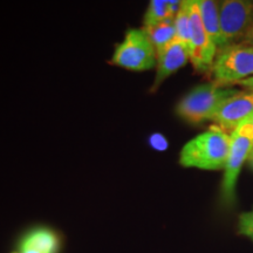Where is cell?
I'll return each instance as SVG.
<instances>
[{
  "mask_svg": "<svg viewBox=\"0 0 253 253\" xmlns=\"http://www.w3.org/2000/svg\"><path fill=\"white\" fill-rule=\"evenodd\" d=\"M230 143V134L213 125L184 144L179 154V163L185 168L221 170L225 168Z\"/></svg>",
  "mask_w": 253,
  "mask_h": 253,
  "instance_id": "obj_1",
  "label": "cell"
},
{
  "mask_svg": "<svg viewBox=\"0 0 253 253\" xmlns=\"http://www.w3.org/2000/svg\"><path fill=\"white\" fill-rule=\"evenodd\" d=\"M236 93L238 90L220 86L214 81L199 84L177 103L176 114L191 125H199L210 120L218 106Z\"/></svg>",
  "mask_w": 253,
  "mask_h": 253,
  "instance_id": "obj_2",
  "label": "cell"
},
{
  "mask_svg": "<svg viewBox=\"0 0 253 253\" xmlns=\"http://www.w3.org/2000/svg\"><path fill=\"white\" fill-rule=\"evenodd\" d=\"M231 143L227 156L224 177L221 182L220 201L225 207H231L236 202V186L243 164L249 160L253 151V125L246 121L230 134Z\"/></svg>",
  "mask_w": 253,
  "mask_h": 253,
  "instance_id": "obj_3",
  "label": "cell"
},
{
  "mask_svg": "<svg viewBox=\"0 0 253 253\" xmlns=\"http://www.w3.org/2000/svg\"><path fill=\"white\" fill-rule=\"evenodd\" d=\"M211 73L213 81L224 87L253 77V47L240 42L220 48Z\"/></svg>",
  "mask_w": 253,
  "mask_h": 253,
  "instance_id": "obj_4",
  "label": "cell"
},
{
  "mask_svg": "<svg viewBox=\"0 0 253 253\" xmlns=\"http://www.w3.org/2000/svg\"><path fill=\"white\" fill-rule=\"evenodd\" d=\"M112 63L132 72L149 71L156 66V49L142 28H132L116 46Z\"/></svg>",
  "mask_w": 253,
  "mask_h": 253,
  "instance_id": "obj_5",
  "label": "cell"
},
{
  "mask_svg": "<svg viewBox=\"0 0 253 253\" xmlns=\"http://www.w3.org/2000/svg\"><path fill=\"white\" fill-rule=\"evenodd\" d=\"M190 13V61L197 72H211L218 48L202 23L198 0H188Z\"/></svg>",
  "mask_w": 253,
  "mask_h": 253,
  "instance_id": "obj_6",
  "label": "cell"
},
{
  "mask_svg": "<svg viewBox=\"0 0 253 253\" xmlns=\"http://www.w3.org/2000/svg\"><path fill=\"white\" fill-rule=\"evenodd\" d=\"M219 21L225 46L243 40L253 23V2L246 0L220 1Z\"/></svg>",
  "mask_w": 253,
  "mask_h": 253,
  "instance_id": "obj_7",
  "label": "cell"
},
{
  "mask_svg": "<svg viewBox=\"0 0 253 253\" xmlns=\"http://www.w3.org/2000/svg\"><path fill=\"white\" fill-rule=\"evenodd\" d=\"M253 118V93L238 91L229 99L223 101L216 112L212 114L210 121L223 130L232 132L237 126Z\"/></svg>",
  "mask_w": 253,
  "mask_h": 253,
  "instance_id": "obj_8",
  "label": "cell"
},
{
  "mask_svg": "<svg viewBox=\"0 0 253 253\" xmlns=\"http://www.w3.org/2000/svg\"><path fill=\"white\" fill-rule=\"evenodd\" d=\"M190 61L189 49L178 39L156 53V77L151 89L156 90L164 80Z\"/></svg>",
  "mask_w": 253,
  "mask_h": 253,
  "instance_id": "obj_9",
  "label": "cell"
},
{
  "mask_svg": "<svg viewBox=\"0 0 253 253\" xmlns=\"http://www.w3.org/2000/svg\"><path fill=\"white\" fill-rule=\"evenodd\" d=\"M61 240L55 231L48 227H36L19 240L18 253H59Z\"/></svg>",
  "mask_w": 253,
  "mask_h": 253,
  "instance_id": "obj_10",
  "label": "cell"
},
{
  "mask_svg": "<svg viewBox=\"0 0 253 253\" xmlns=\"http://www.w3.org/2000/svg\"><path fill=\"white\" fill-rule=\"evenodd\" d=\"M198 7L205 31L218 50L225 47L219 21V2L213 0H198Z\"/></svg>",
  "mask_w": 253,
  "mask_h": 253,
  "instance_id": "obj_11",
  "label": "cell"
},
{
  "mask_svg": "<svg viewBox=\"0 0 253 253\" xmlns=\"http://www.w3.org/2000/svg\"><path fill=\"white\" fill-rule=\"evenodd\" d=\"M173 20H175V18L167 19V20L161 21V23L143 26V28H142L154 45L156 53L176 39V30Z\"/></svg>",
  "mask_w": 253,
  "mask_h": 253,
  "instance_id": "obj_12",
  "label": "cell"
},
{
  "mask_svg": "<svg viewBox=\"0 0 253 253\" xmlns=\"http://www.w3.org/2000/svg\"><path fill=\"white\" fill-rule=\"evenodd\" d=\"M182 1H168V0H151L144 14L143 26H149L167 19L176 17Z\"/></svg>",
  "mask_w": 253,
  "mask_h": 253,
  "instance_id": "obj_13",
  "label": "cell"
},
{
  "mask_svg": "<svg viewBox=\"0 0 253 253\" xmlns=\"http://www.w3.org/2000/svg\"><path fill=\"white\" fill-rule=\"evenodd\" d=\"M175 30H176V39H178L182 43L188 47L190 46V13L188 0L182 1L181 7L177 12L175 20Z\"/></svg>",
  "mask_w": 253,
  "mask_h": 253,
  "instance_id": "obj_14",
  "label": "cell"
},
{
  "mask_svg": "<svg viewBox=\"0 0 253 253\" xmlns=\"http://www.w3.org/2000/svg\"><path fill=\"white\" fill-rule=\"evenodd\" d=\"M239 233L253 242V210L239 216Z\"/></svg>",
  "mask_w": 253,
  "mask_h": 253,
  "instance_id": "obj_15",
  "label": "cell"
},
{
  "mask_svg": "<svg viewBox=\"0 0 253 253\" xmlns=\"http://www.w3.org/2000/svg\"><path fill=\"white\" fill-rule=\"evenodd\" d=\"M149 143H150L151 147L154 148V149L160 150V151L166 150L167 148H168L167 138L164 137L163 135H161V134L151 135L150 138H149Z\"/></svg>",
  "mask_w": 253,
  "mask_h": 253,
  "instance_id": "obj_16",
  "label": "cell"
},
{
  "mask_svg": "<svg viewBox=\"0 0 253 253\" xmlns=\"http://www.w3.org/2000/svg\"><path fill=\"white\" fill-rule=\"evenodd\" d=\"M242 43H245V45H248L250 47H253V23L251 26H250L248 32H246L244 38H243Z\"/></svg>",
  "mask_w": 253,
  "mask_h": 253,
  "instance_id": "obj_17",
  "label": "cell"
},
{
  "mask_svg": "<svg viewBox=\"0 0 253 253\" xmlns=\"http://www.w3.org/2000/svg\"><path fill=\"white\" fill-rule=\"evenodd\" d=\"M237 84H239V86L245 88V89L248 91H252V93H253V77L245 79V80L238 81V82H237Z\"/></svg>",
  "mask_w": 253,
  "mask_h": 253,
  "instance_id": "obj_18",
  "label": "cell"
},
{
  "mask_svg": "<svg viewBox=\"0 0 253 253\" xmlns=\"http://www.w3.org/2000/svg\"><path fill=\"white\" fill-rule=\"evenodd\" d=\"M249 164H250V167H251L252 168V169H253V151H252V153H251V155H250V157H249Z\"/></svg>",
  "mask_w": 253,
  "mask_h": 253,
  "instance_id": "obj_19",
  "label": "cell"
},
{
  "mask_svg": "<svg viewBox=\"0 0 253 253\" xmlns=\"http://www.w3.org/2000/svg\"><path fill=\"white\" fill-rule=\"evenodd\" d=\"M250 121H251V122H252V125H253V118H252L251 120H250Z\"/></svg>",
  "mask_w": 253,
  "mask_h": 253,
  "instance_id": "obj_20",
  "label": "cell"
},
{
  "mask_svg": "<svg viewBox=\"0 0 253 253\" xmlns=\"http://www.w3.org/2000/svg\"><path fill=\"white\" fill-rule=\"evenodd\" d=\"M12 253H18V252H17V251H14V252H12Z\"/></svg>",
  "mask_w": 253,
  "mask_h": 253,
  "instance_id": "obj_21",
  "label": "cell"
}]
</instances>
